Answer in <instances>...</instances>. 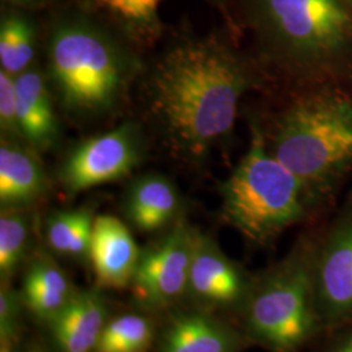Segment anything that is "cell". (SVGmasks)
<instances>
[{"instance_id": "9", "label": "cell", "mask_w": 352, "mask_h": 352, "mask_svg": "<svg viewBox=\"0 0 352 352\" xmlns=\"http://www.w3.org/2000/svg\"><path fill=\"white\" fill-rule=\"evenodd\" d=\"M316 298L330 320L352 315V218L336 227L315 269Z\"/></svg>"}, {"instance_id": "13", "label": "cell", "mask_w": 352, "mask_h": 352, "mask_svg": "<svg viewBox=\"0 0 352 352\" xmlns=\"http://www.w3.org/2000/svg\"><path fill=\"white\" fill-rule=\"evenodd\" d=\"M14 82L21 138L34 149L50 148L58 139L59 126L43 76L38 69H26L16 76Z\"/></svg>"}, {"instance_id": "2", "label": "cell", "mask_w": 352, "mask_h": 352, "mask_svg": "<svg viewBox=\"0 0 352 352\" xmlns=\"http://www.w3.org/2000/svg\"><path fill=\"white\" fill-rule=\"evenodd\" d=\"M47 47L51 84L68 113L97 116L120 102L133 62L106 32L69 20L55 26Z\"/></svg>"}, {"instance_id": "14", "label": "cell", "mask_w": 352, "mask_h": 352, "mask_svg": "<svg viewBox=\"0 0 352 352\" xmlns=\"http://www.w3.org/2000/svg\"><path fill=\"white\" fill-rule=\"evenodd\" d=\"M47 179L37 154L21 144L3 140L0 146V201L3 208H20L38 200Z\"/></svg>"}, {"instance_id": "5", "label": "cell", "mask_w": 352, "mask_h": 352, "mask_svg": "<svg viewBox=\"0 0 352 352\" xmlns=\"http://www.w3.org/2000/svg\"><path fill=\"white\" fill-rule=\"evenodd\" d=\"M221 197L227 223L260 244L299 222L309 200L300 180L267 151L257 126L247 154L222 183Z\"/></svg>"}, {"instance_id": "1", "label": "cell", "mask_w": 352, "mask_h": 352, "mask_svg": "<svg viewBox=\"0 0 352 352\" xmlns=\"http://www.w3.org/2000/svg\"><path fill=\"white\" fill-rule=\"evenodd\" d=\"M250 87L247 67L223 43L182 41L151 68L148 113L171 151L197 162L231 132L240 98Z\"/></svg>"}, {"instance_id": "6", "label": "cell", "mask_w": 352, "mask_h": 352, "mask_svg": "<svg viewBox=\"0 0 352 352\" xmlns=\"http://www.w3.org/2000/svg\"><path fill=\"white\" fill-rule=\"evenodd\" d=\"M315 269L294 258L265 280L252 296L247 321L252 334L278 351H289L315 330Z\"/></svg>"}, {"instance_id": "7", "label": "cell", "mask_w": 352, "mask_h": 352, "mask_svg": "<svg viewBox=\"0 0 352 352\" xmlns=\"http://www.w3.org/2000/svg\"><path fill=\"white\" fill-rule=\"evenodd\" d=\"M141 133L133 123L84 141L64 161L60 182L76 193L128 175L141 161Z\"/></svg>"}, {"instance_id": "24", "label": "cell", "mask_w": 352, "mask_h": 352, "mask_svg": "<svg viewBox=\"0 0 352 352\" xmlns=\"http://www.w3.org/2000/svg\"><path fill=\"white\" fill-rule=\"evenodd\" d=\"M20 316L19 295L10 286H1L0 291V340L16 338Z\"/></svg>"}, {"instance_id": "15", "label": "cell", "mask_w": 352, "mask_h": 352, "mask_svg": "<svg viewBox=\"0 0 352 352\" xmlns=\"http://www.w3.org/2000/svg\"><path fill=\"white\" fill-rule=\"evenodd\" d=\"M179 209L175 186L164 175L139 177L126 196V212L140 231H157L168 225Z\"/></svg>"}, {"instance_id": "21", "label": "cell", "mask_w": 352, "mask_h": 352, "mask_svg": "<svg viewBox=\"0 0 352 352\" xmlns=\"http://www.w3.org/2000/svg\"><path fill=\"white\" fill-rule=\"evenodd\" d=\"M30 240V222L19 208H6L0 215V273L11 276L24 260Z\"/></svg>"}, {"instance_id": "27", "label": "cell", "mask_w": 352, "mask_h": 352, "mask_svg": "<svg viewBox=\"0 0 352 352\" xmlns=\"http://www.w3.org/2000/svg\"><path fill=\"white\" fill-rule=\"evenodd\" d=\"M12 1H26V0H12Z\"/></svg>"}, {"instance_id": "12", "label": "cell", "mask_w": 352, "mask_h": 352, "mask_svg": "<svg viewBox=\"0 0 352 352\" xmlns=\"http://www.w3.org/2000/svg\"><path fill=\"white\" fill-rule=\"evenodd\" d=\"M107 307L101 294L75 291L71 300L50 321L52 337L60 352H93L106 327Z\"/></svg>"}, {"instance_id": "10", "label": "cell", "mask_w": 352, "mask_h": 352, "mask_svg": "<svg viewBox=\"0 0 352 352\" xmlns=\"http://www.w3.org/2000/svg\"><path fill=\"white\" fill-rule=\"evenodd\" d=\"M89 258L98 283L109 289L131 285L139 264V247L128 227L113 215L94 218Z\"/></svg>"}, {"instance_id": "17", "label": "cell", "mask_w": 352, "mask_h": 352, "mask_svg": "<svg viewBox=\"0 0 352 352\" xmlns=\"http://www.w3.org/2000/svg\"><path fill=\"white\" fill-rule=\"evenodd\" d=\"M75 291L63 270L47 257L30 265L23 287V300L34 315L51 320L71 300Z\"/></svg>"}, {"instance_id": "3", "label": "cell", "mask_w": 352, "mask_h": 352, "mask_svg": "<svg viewBox=\"0 0 352 352\" xmlns=\"http://www.w3.org/2000/svg\"><path fill=\"white\" fill-rule=\"evenodd\" d=\"M269 151L308 197L327 190L352 164L351 102L331 94L296 102L279 116Z\"/></svg>"}, {"instance_id": "11", "label": "cell", "mask_w": 352, "mask_h": 352, "mask_svg": "<svg viewBox=\"0 0 352 352\" xmlns=\"http://www.w3.org/2000/svg\"><path fill=\"white\" fill-rule=\"evenodd\" d=\"M188 289L202 302L215 305L234 304L244 292V280L239 269L213 240L196 232Z\"/></svg>"}, {"instance_id": "28", "label": "cell", "mask_w": 352, "mask_h": 352, "mask_svg": "<svg viewBox=\"0 0 352 352\" xmlns=\"http://www.w3.org/2000/svg\"><path fill=\"white\" fill-rule=\"evenodd\" d=\"M349 1H351V3H352V0H349Z\"/></svg>"}, {"instance_id": "8", "label": "cell", "mask_w": 352, "mask_h": 352, "mask_svg": "<svg viewBox=\"0 0 352 352\" xmlns=\"http://www.w3.org/2000/svg\"><path fill=\"white\" fill-rule=\"evenodd\" d=\"M193 243V230L180 225L140 254L131 286L141 305L162 308L188 289Z\"/></svg>"}, {"instance_id": "20", "label": "cell", "mask_w": 352, "mask_h": 352, "mask_svg": "<svg viewBox=\"0 0 352 352\" xmlns=\"http://www.w3.org/2000/svg\"><path fill=\"white\" fill-rule=\"evenodd\" d=\"M151 322L138 315L120 316L106 324L96 352H142L151 344Z\"/></svg>"}, {"instance_id": "18", "label": "cell", "mask_w": 352, "mask_h": 352, "mask_svg": "<svg viewBox=\"0 0 352 352\" xmlns=\"http://www.w3.org/2000/svg\"><path fill=\"white\" fill-rule=\"evenodd\" d=\"M94 217L88 209L52 214L47 222L46 238L56 253L65 256L88 254Z\"/></svg>"}, {"instance_id": "23", "label": "cell", "mask_w": 352, "mask_h": 352, "mask_svg": "<svg viewBox=\"0 0 352 352\" xmlns=\"http://www.w3.org/2000/svg\"><path fill=\"white\" fill-rule=\"evenodd\" d=\"M16 76L4 69L0 71V126L1 132L10 139H23L17 122V96Z\"/></svg>"}, {"instance_id": "4", "label": "cell", "mask_w": 352, "mask_h": 352, "mask_svg": "<svg viewBox=\"0 0 352 352\" xmlns=\"http://www.w3.org/2000/svg\"><path fill=\"white\" fill-rule=\"evenodd\" d=\"M267 58L296 75L340 63L352 46V14L340 0H254Z\"/></svg>"}, {"instance_id": "19", "label": "cell", "mask_w": 352, "mask_h": 352, "mask_svg": "<svg viewBox=\"0 0 352 352\" xmlns=\"http://www.w3.org/2000/svg\"><path fill=\"white\" fill-rule=\"evenodd\" d=\"M34 58V30L20 14H11L0 26L1 69L12 76L28 69Z\"/></svg>"}, {"instance_id": "16", "label": "cell", "mask_w": 352, "mask_h": 352, "mask_svg": "<svg viewBox=\"0 0 352 352\" xmlns=\"http://www.w3.org/2000/svg\"><path fill=\"white\" fill-rule=\"evenodd\" d=\"M232 330L201 314L177 316L164 330L160 352H236Z\"/></svg>"}, {"instance_id": "26", "label": "cell", "mask_w": 352, "mask_h": 352, "mask_svg": "<svg viewBox=\"0 0 352 352\" xmlns=\"http://www.w3.org/2000/svg\"><path fill=\"white\" fill-rule=\"evenodd\" d=\"M29 352H42V351H41V350H37V349H36V350H33V351H29Z\"/></svg>"}, {"instance_id": "22", "label": "cell", "mask_w": 352, "mask_h": 352, "mask_svg": "<svg viewBox=\"0 0 352 352\" xmlns=\"http://www.w3.org/2000/svg\"><path fill=\"white\" fill-rule=\"evenodd\" d=\"M162 0H96V4L135 30L151 32Z\"/></svg>"}, {"instance_id": "25", "label": "cell", "mask_w": 352, "mask_h": 352, "mask_svg": "<svg viewBox=\"0 0 352 352\" xmlns=\"http://www.w3.org/2000/svg\"><path fill=\"white\" fill-rule=\"evenodd\" d=\"M334 352H352V334L349 338L343 340Z\"/></svg>"}]
</instances>
